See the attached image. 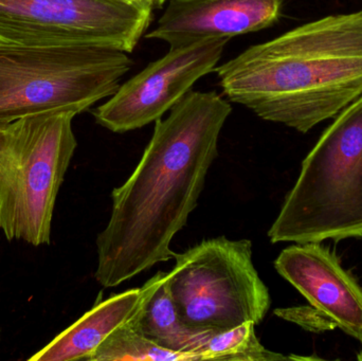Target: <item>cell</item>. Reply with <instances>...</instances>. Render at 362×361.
<instances>
[{
  "mask_svg": "<svg viewBox=\"0 0 362 361\" xmlns=\"http://www.w3.org/2000/svg\"><path fill=\"white\" fill-rule=\"evenodd\" d=\"M232 106L216 91H189L156 121L131 177L112 193L110 222L98 235L95 279L120 285L175 259L174 237L197 207Z\"/></svg>",
  "mask_w": 362,
  "mask_h": 361,
  "instance_id": "cell-1",
  "label": "cell"
},
{
  "mask_svg": "<svg viewBox=\"0 0 362 361\" xmlns=\"http://www.w3.org/2000/svg\"><path fill=\"white\" fill-rule=\"evenodd\" d=\"M215 71L230 101L308 133L362 95V11L300 25Z\"/></svg>",
  "mask_w": 362,
  "mask_h": 361,
  "instance_id": "cell-2",
  "label": "cell"
},
{
  "mask_svg": "<svg viewBox=\"0 0 362 361\" xmlns=\"http://www.w3.org/2000/svg\"><path fill=\"white\" fill-rule=\"evenodd\" d=\"M335 118L304 159L268 231L272 243L362 237V95Z\"/></svg>",
  "mask_w": 362,
  "mask_h": 361,
  "instance_id": "cell-3",
  "label": "cell"
},
{
  "mask_svg": "<svg viewBox=\"0 0 362 361\" xmlns=\"http://www.w3.org/2000/svg\"><path fill=\"white\" fill-rule=\"evenodd\" d=\"M134 63L100 45L0 42V123L30 114L89 110L115 95Z\"/></svg>",
  "mask_w": 362,
  "mask_h": 361,
  "instance_id": "cell-4",
  "label": "cell"
},
{
  "mask_svg": "<svg viewBox=\"0 0 362 361\" xmlns=\"http://www.w3.org/2000/svg\"><path fill=\"white\" fill-rule=\"evenodd\" d=\"M70 112L0 123V229L8 241L49 245L53 212L76 142Z\"/></svg>",
  "mask_w": 362,
  "mask_h": 361,
  "instance_id": "cell-5",
  "label": "cell"
},
{
  "mask_svg": "<svg viewBox=\"0 0 362 361\" xmlns=\"http://www.w3.org/2000/svg\"><path fill=\"white\" fill-rule=\"evenodd\" d=\"M175 260L168 288L187 326L218 333L263 321L272 299L253 265L250 241L206 239Z\"/></svg>",
  "mask_w": 362,
  "mask_h": 361,
  "instance_id": "cell-6",
  "label": "cell"
},
{
  "mask_svg": "<svg viewBox=\"0 0 362 361\" xmlns=\"http://www.w3.org/2000/svg\"><path fill=\"white\" fill-rule=\"evenodd\" d=\"M153 11L121 0H0V42L100 45L133 52Z\"/></svg>",
  "mask_w": 362,
  "mask_h": 361,
  "instance_id": "cell-7",
  "label": "cell"
},
{
  "mask_svg": "<svg viewBox=\"0 0 362 361\" xmlns=\"http://www.w3.org/2000/svg\"><path fill=\"white\" fill-rule=\"evenodd\" d=\"M229 40L209 38L170 48L165 57L120 85L106 103L93 110L98 124L121 134L156 122L198 80L215 71Z\"/></svg>",
  "mask_w": 362,
  "mask_h": 361,
  "instance_id": "cell-8",
  "label": "cell"
},
{
  "mask_svg": "<svg viewBox=\"0 0 362 361\" xmlns=\"http://www.w3.org/2000/svg\"><path fill=\"white\" fill-rule=\"evenodd\" d=\"M274 268L315 309L362 345V286L321 243L285 248Z\"/></svg>",
  "mask_w": 362,
  "mask_h": 361,
  "instance_id": "cell-9",
  "label": "cell"
},
{
  "mask_svg": "<svg viewBox=\"0 0 362 361\" xmlns=\"http://www.w3.org/2000/svg\"><path fill=\"white\" fill-rule=\"evenodd\" d=\"M283 0H170L148 40L180 48L209 38L266 29L281 16Z\"/></svg>",
  "mask_w": 362,
  "mask_h": 361,
  "instance_id": "cell-10",
  "label": "cell"
},
{
  "mask_svg": "<svg viewBox=\"0 0 362 361\" xmlns=\"http://www.w3.org/2000/svg\"><path fill=\"white\" fill-rule=\"evenodd\" d=\"M144 288H133L97 303L30 361L88 360L102 343L137 313Z\"/></svg>",
  "mask_w": 362,
  "mask_h": 361,
  "instance_id": "cell-11",
  "label": "cell"
},
{
  "mask_svg": "<svg viewBox=\"0 0 362 361\" xmlns=\"http://www.w3.org/2000/svg\"><path fill=\"white\" fill-rule=\"evenodd\" d=\"M144 295L129 326L163 349L192 354L200 361L199 354L213 331L197 330L182 321L172 300L167 273L159 271L144 285Z\"/></svg>",
  "mask_w": 362,
  "mask_h": 361,
  "instance_id": "cell-12",
  "label": "cell"
},
{
  "mask_svg": "<svg viewBox=\"0 0 362 361\" xmlns=\"http://www.w3.org/2000/svg\"><path fill=\"white\" fill-rule=\"evenodd\" d=\"M200 361H278L291 360L266 349L255 335V324L245 322L211 335L199 354Z\"/></svg>",
  "mask_w": 362,
  "mask_h": 361,
  "instance_id": "cell-13",
  "label": "cell"
},
{
  "mask_svg": "<svg viewBox=\"0 0 362 361\" xmlns=\"http://www.w3.org/2000/svg\"><path fill=\"white\" fill-rule=\"evenodd\" d=\"M88 361H197V358L158 347L127 322L100 345Z\"/></svg>",
  "mask_w": 362,
  "mask_h": 361,
  "instance_id": "cell-14",
  "label": "cell"
},
{
  "mask_svg": "<svg viewBox=\"0 0 362 361\" xmlns=\"http://www.w3.org/2000/svg\"><path fill=\"white\" fill-rule=\"evenodd\" d=\"M274 315L278 316L281 319L293 322L308 332H327L337 328L335 322L332 321L327 315L321 313L312 305L276 309L274 311Z\"/></svg>",
  "mask_w": 362,
  "mask_h": 361,
  "instance_id": "cell-15",
  "label": "cell"
},
{
  "mask_svg": "<svg viewBox=\"0 0 362 361\" xmlns=\"http://www.w3.org/2000/svg\"><path fill=\"white\" fill-rule=\"evenodd\" d=\"M125 4L137 8H146V10L154 11L156 8H161L168 0H121Z\"/></svg>",
  "mask_w": 362,
  "mask_h": 361,
  "instance_id": "cell-16",
  "label": "cell"
},
{
  "mask_svg": "<svg viewBox=\"0 0 362 361\" xmlns=\"http://www.w3.org/2000/svg\"><path fill=\"white\" fill-rule=\"evenodd\" d=\"M357 360L362 361V350L359 352L358 356H357Z\"/></svg>",
  "mask_w": 362,
  "mask_h": 361,
  "instance_id": "cell-17",
  "label": "cell"
}]
</instances>
